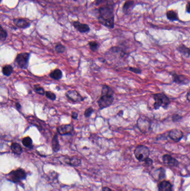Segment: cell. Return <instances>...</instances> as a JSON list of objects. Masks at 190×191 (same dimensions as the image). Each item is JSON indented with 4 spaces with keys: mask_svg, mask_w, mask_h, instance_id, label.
Masks as SVG:
<instances>
[{
    "mask_svg": "<svg viewBox=\"0 0 190 191\" xmlns=\"http://www.w3.org/2000/svg\"><path fill=\"white\" fill-rule=\"evenodd\" d=\"M114 3L111 1L98 8V20L101 25L109 29L114 28Z\"/></svg>",
    "mask_w": 190,
    "mask_h": 191,
    "instance_id": "obj_1",
    "label": "cell"
},
{
    "mask_svg": "<svg viewBox=\"0 0 190 191\" xmlns=\"http://www.w3.org/2000/svg\"><path fill=\"white\" fill-rule=\"evenodd\" d=\"M114 91L110 87L107 85L103 86L101 97L98 101L100 110H103L111 106L114 100Z\"/></svg>",
    "mask_w": 190,
    "mask_h": 191,
    "instance_id": "obj_2",
    "label": "cell"
},
{
    "mask_svg": "<svg viewBox=\"0 0 190 191\" xmlns=\"http://www.w3.org/2000/svg\"><path fill=\"white\" fill-rule=\"evenodd\" d=\"M153 97L155 100L154 108L155 110H158L160 107L167 109L170 104L169 98L163 93L154 94Z\"/></svg>",
    "mask_w": 190,
    "mask_h": 191,
    "instance_id": "obj_3",
    "label": "cell"
},
{
    "mask_svg": "<svg viewBox=\"0 0 190 191\" xmlns=\"http://www.w3.org/2000/svg\"><path fill=\"white\" fill-rule=\"evenodd\" d=\"M134 155L140 162H144L146 159L149 158L150 152L146 146L140 145L137 147L134 150Z\"/></svg>",
    "mask_w": 190,
    "mask_h": 191,
    "instance_id": "obj_4",
    "label": "cell"
},
{
    "mask_svg": "<svg viewBox=\"0 0 190 191\" xmlns=\"http://www.w3.org/2000/svg\"><path fill=\"white\" fill-rule=\"evenodd\" d=\"M137 126L142 133H147L151 130V121L146 117L140 116L137 121Z\"/></svg>",
    "mask_w": 190,
    "mask_h": 191,
    "instance_id": "obj_5",
    "label": "cell"
},
{
    "mask_svg": "<svg viewBox=\"0 0 190 191\" xmlns=\"http://www.w3.org/2000/svg\"><path fill=\"white\" fill-rule=\"evenodd\" d=\"M8 175L9 177L8 179L14 183H18L21 180L25 179L27 176L25 171L20 168L12 171Z\"/></svg>",
    "mask_w": 190,
    "mask_h": 191,
    "instance_id": "obj_6",
    "label": "cell"
},
{
    "mask_svg": "<svg viewBox=\"0 0 190 191\" xmlns=\"http://www.w3.org/2000/svg\"><path fill=\"white\" fill-rule=\"evenodd\" d=\"M30 54L29 53H21L18 54L15 59V61L20 68L25 69L28 67Z\"/></svg>",
    "mask_w": 190,
    "mask_h": 191,
    "instance_id": "obj_7",
    "label": "cell"
},
{
    "mask_svg": "<svg viewBox=\"0 0 190 191\" xmlns=\"http://www.w3.org/2000/svg\"><path fill=\"white\" fill-rule=\"evenodd\" d=\"M169 137L175 142H179L183 137V133L181 130L178 129H174L170 130L169 133Z\"/></svg>",
    "mask_w": 190,
    "mask_h": 191,
    "instance_id": "obj_8",
    "label": "cell"
},
{
    "mask_svg": "<svg viewBox=\"0 0 190 191\" xmlns=\"http://www.w3.org/2000/svg\"><path fill=\"white\" fill-rule=\"evenodd\" d=\"M74 28L81 33H88L90 31V27L86 24H82L78 21H74L72 22Z\"/></svg>",
    "mask_w": 190,
    "mask_h": 191,
    "instance_id": "obj_9",
    "label": "cell"
},
{
    "mask_svg": "<svg viewBox=\"0 0 190 191\" xmlns=\"http://www.w3.org/2000/svg\"><path fill=\"white\" fill-rule=\"evenodd\" d=\"M74 131V126L72 124L62 125L57 127V132L61 135H65L72 133Z\"/></svg>",
    "mask_w": 190,
    "mask_h": 191,
    "instance_id": "obj_10",
    "label": "cell"
},
{
    "mask_svg": "<svg viewBox=\"0 0 190 191\" xmlns=\"http://www.w3.org/2000/svg\"><path fill=\"white\" fill-rule=\"evenodd\" d=\"M66 96L74 102L84 101V98L76 91H69L66 93Z\"/></svg>",
    "mask_w": 190,
    "mask_h": 191,
    "instance_id": "obj_11",
    "label": "cell"
},
{
    "mask_svg": "<svg viewBox=\"0 0 190 191\" xmlns=\"http://www.w3.org/2000/svg\"><path fill=\"white\" fill-rule=\"evenodd\" d=\"M13 21L14 25L20 29H26L31 26V23L24 18H14Z\"/></svg>",
    "mask_w": 190,
    "mask_h": 191,
    "instance_id": "obj_12",
    "label": "cell"
},
{
    "mask_svg": "<svg viewBox=\"0 0 190 191\" xmlns=\"http://www.w3.org/2000/svg\"><path fill=\"white\" fill-rule=\"evenodd\" d=\"M163 162V163L171 166H176L179 164V162L176 160V159L174 158L169 154H165L162 157Z\"/></svg>",
    "mask_w": 190,
    "mask_h": 191,
    "instance_id": "obj_13",
    "label": "cell"
},
{
    "mask_svg": "<svg viewBox=\"0 0 190 191\" xmlns=\"http://www.w3.org/2000/svg\"><path fill=\"white\" fill-rule=\"evenodd\" d=\"M171 74L172 76L173 81L178 84H186L190 82L189 80L183 75H179L175 73H171Z\"/></svg>",
    "mask_w": 190,
    "mask_h": 191,
    "instance_id": "obj_14",
    "label": "cell"
},
{
    "mask_svg": "<svg viewBox=\"0 0 190 191\" xmlns=\"http://www.w3.org/2000/svg\"><path fill=\"white\" fill-rule=\"evenodd\" d=\"M158 191H172V184L169 181L163 180L158 184Z\"/></svg>",
    "mask_w": 190,
    "mask_h": 191,
    "instance_id": "obj_15",
    "label": "cell"
},
{
    "mask_svg": "<svg viewBox=\"0 0 190 191\" xmlns=\"http://www.w3.org/2000/svg\"><path fill=\"white\" fill-rule=\"evenodd\" d=\"M135 6V3L133 1L128 0L125 2L123 6V11L125 14H128L133 10V7Z\"/></svg>",
    "mask_w": 190,
    "mask_h": 191,
    "instance_id": "obj_16",
    "label": "cell"
},
{
    "mask_svg": "<svg viewBox=\"0 0 190 191\" xmlns=\"http://www.w3.org/2000/svg\"><path fill=\"white\" fill-rule=\"evenodd\" d=\"M166 17L171 21H176L179 20L178 14L173 10H169L166 12Z\"/></svg>",
    "mask_w": 190,
    "mask_h": 191,
    "instance_id": "obj_17",
    "label": "cell"
},
{
    "mask_svg": "<svg viewBox=\"0 0 190 191\" xmlns=\"http://www.w3.org/2000/svg\"><path fill=\"white\" fill-rule=\"evenodd\" d=\"M11 150L12 152L18 155H20L22 153V148L21 145L16 143H13L11 145Z\"/></svg>",
    "mask_w": 190,
    "mask_h": 191,
    "instance_id": "obj_18",
    "label": "cell"
},
{
    "mask_svg": "<svg viewBox=\"0 0 190 191\" xmlns=\"http://www.w3.org/2000/svg\"><path fill=\"white\" fill-rule=\"evenodd\" d=\"M50 77L51 78L55 80L60 79L63 77V73L59 69H56L54 71L51 73L50 74Z\"/></svg>",
    "mask_w": 190,
    "mask_h": 191,
    "instance_id": "obj_19",
    "label": "cell"
},
{
    "mask_svg": "<svg viewBox=\"0 0 190 191\" xmlns=\"http://www.w3.org/2000/svg\"><path fill=\"white\" fill-rule=\"evenodd\" d=\"M52 147H53V150L54 152H57L58 151H59V150L60 149V146L59 144V142L57 135H55L53 139Z\"/></svg>",
    "mask_w": 190,
    "mask_h": 191,
    "instance_id": "obj_20",
    "label": "cell"
},
{
    "mask_svg": "<svg viewBox=\"0 0 190 191\" xmlns=\"http://www.w3.org/2000/svg\"><path fill=\"white\" fill-rule=\"evenodd\" d=\"M66 163L73 166H78L81 164L82 162L80 159L74 156V157H72V158L69 159L68 161H66Z\"/></svg>",
    "mask_w": 190,
    "mask_h": 191,
    "instance_id": "obj_21",
    "label": "cell"
},
{
    "mask_svg": "<svg viewBox=\"0 0 190 191\" xmlns=\"http://www.w3.org/2000/svg\"><path fill=\"white\" fill-rule=\"evenodd\" d=\"M13 71H14L13 68L10 65H6L4 66L2 70V72L4 76H7V77L10 76L13 72Z\"/></svg>",
    "mask_w": 190,
    "mask_h": 191,
    "instance_id": "obj_22",
    "label": "cell"
},
{
    "mask_svg": "<svg viewBox=\"0 0 190 191\" xmlns=\"http://www.w3.org/2000/svg\"><path fill=\"white\" fill-rule=\"evenodd\" d=\"M177 49L181 53L184 55H188L190 56V48H187L184 45H180L177 48Z\"/></svg>",
    "mask_w": 190,
    "mask_h": 191,
    "instance_id": "obj_23",
    "label": "cell"
},
{
    "mask_svg": "<svg viewBox=\"0 0 190 191\" xmlns=\"http://www.w3.org/2000/svg\"><path fill=\"white\" fill-rule=\"evenodd\" d=\"M22 144L27 148H32L33 147L32 139L29 137H24L22 140Z\"/></svg>",
    "mask_w": 190,
    "mask_h": 191,
    "instance_id": "obj_24",
    "label": "cell"
},
{
    "mask_svg": "<svg viewBox=\"0 0 190 191\" xmlns=\"http://www.w3.org/2000/svg\"><path fill=\"white\" fill-rule=\"evenodd\" d=\"M0 39L1 41H3L6 39L8 34L7 31L2 28V26H0Z\"/></svg>",
    "mask_w": 190,
    "mask_h": 191,
    "instance_id": "obj_25",
    "label": "cell"
},
{
    "mask_svg": "<svg viewBox=\"0 0 190 191\" xmlns=\"http://www.w3.org/2000/svg\"><path fill=\"white\" fill-rule=\"evenodd\" d=\"M34 89L35 92L37 94L43 95V96L45 95V92L44 89L42 87L40 86L39 85H37V84L35 85L34 87Z\"/></svg>",
    "mask_w": 190,
    "mask_h": 191,
    "instance_id": "obj_26",
    "label": "cell"
},
{
    "mask_svg": "<svg viewBox=\"0 0 190 191\" xmlns=\"http://www.w3.org/2000/svg\"><path fill=\"white\" fill-rule=\"evenodd\" d=\"M89 45L90 49L93 51H97L98 48H99V44L96 41H90L89 43Z\"/></svg>",
    "mask_w": 190,
    "mask_h": 191,
    "instance_id": "obj_27",
    "label": "cell"
},
{
    "mask_svg": "<svg viewBox=\"0 0 190 191\" xmlns=\"http://www.w3.org/2000/svg\"><path fill=\"white\" fill-rule=\"evenodd\" d=\"M55 51L58 53H63L66 51V47L61 44H58L55 47Z\"/></svg>",
    "mask_w": 190,
    "mask_h": 191,
    "instance_id": "obj_28",
    "label": "cell"
},
{
    "mask_svg": "<svg viewBox=\"0 0 190 191\" xmlns=\"http://www.w3.org/2000/svg\"><path fill=\"white\" fill-rule=\"evenodd\" d=\"M45 95H46L47 97L49 98L50 100H52V101L55 100L56 98V96L55 94H54L53 92H52L51 91H46L45 92Z\"/></svg>",
    "mask_w": 190,
    "mask_h": 191,
    "instance_id": "obj_29",
    "label": "cell"
},
{
    "mask_svg": "<svg viewBox=\"0 0 190 191\" xmlns=\"http://www.w3.org/2000/svg\"><path fill=\"white\" fill-rule=\"evenodd\" d=\"M158 179L159 180H161V179L165 178L166 177V171H165V169L161 168L160 169L158 170Z\"/></svg>",
    "mask_w": 190,
    "mask_h": 191,
    "instance_id": "obj_30",
    "label": "cell"
},
{
    "mask_svg": "<svg viewBox=\"0 0 190 191\" xmlns=\"http://www.w3.org/2000/svg\"><path fill=\"white\" fill-rule=\"evenodd\" d=\"M94 110L92 107H89V108H88L85 110V111L84 112V116L86 117H90L91 115L93 114V112Z\"/></svg>",
    "mask_w": 190,
    "mask_h": 191,
    "instance_id": "obj_31",
    "label": "cell"
},
{
    "mask_svg": "<svg viewBox=\"0 0 190 191\" xmlns=\"http://www.w3.org/2000/svg\"><path fill=\"white\" fill-rule=\"evenodd\" d=\"M182 116L179 115V114H174L172 116V121L173 122H178L181 119H182Z\"/></svg>",
    "mask_w": 190,
    "mask_h": 191,
    "instance_id": "obj_32",
    "label": "cell"
},
{
    "mask_svg": "<svg viewBox=\"0 0 190 191\" xmlns=\"http://www.w3.org/2000/svg\"><path fill=\"white\" fill-rule=\"evenodd\" d=\"M129 70L132 72L136 73V74H140L142 73V71L140 69L134 68V67H129Z\"/></svg>",
    "mask_w": 190,
    "mask_h": 191,
    "instance_id": "obj_33",
    "label": "cell"
},
{
    "mask_svg": "<svg viewBox=\"0 0 190 191\" xmlns=\"http://www.w3.org/2000/svg\"><path fill=\"white\" fill-rule=\"evenodd\" d=\"M153 164V160L150 158H148L147 159L144 160V164L145 166H150Z\"/></svg>",
    "mask_w": 190,
    "mask_h": 191,
    "instance_id": "obj_34",
    "label": "cell"
},
{
    "mask_svg": "<svg viewBox=\"0 0 190 191\" xmlns=\"http://www.w3.org/2000/svg\"><path fill=\"white\" fill-rule=\"evenodd\" d=\"M104 1L105 0H95L94 2V4L95 5H99L100 4H102Z\"/></svg>",
    "mask_w": 190,
    "mask_h": 191,
    "instance_id": "obj_35",
    "label": "cell"
},
{
    "mask_svg": "<svg viewBox=\"0 0 190 191\" xmlns=\"http://www.w3.org/2000/svg\"><path fill=\"white\" fill-rule=\"evenodd\" d=\"M186 10L188 14H190V2H187L186 6Z\"/></svg>",
    "mask_w": 190,
    "mask_h": 191,
    "instance_id": "obj_36",
    "label": "cell"
},
{
    "mask_svg": "<svg viewBox=\"0 0 190 191\" xmlns=\"http://www.w3.org/2000/svg\"><path fill=\"white\" fill-rule=\"evenodd\" d=\"M78 113L76 112H72V119H78Z\"/></svg>",
    "mask_w": 190,
    "mask_h": 191,
    "instance_id": "obj_37",
    "label": "cell"
},
{
    "mask_svg": "<svg viewBox=\"0 0 190 191\" xmlns=\"http://www.w3.org/2000/svg\"><path fill=\"white\" fill-rule=\"evenodd\" d=\"M15 106H16V107L18 110H20L21 108V105H20V104L19 102H16Z\"/></svg>",
    "mask_w": 190,
    "mask_h": 191,
    "instance_id": "obj_38",
    "label": "cell"
},
{
    "mask_svg": "<svg viewBox=\"0 0 190 191\" xmlns=\"http://www.w3.org/2000/svg\"><path fill=\"white\" fill-rule=\"evenodd\" d=\"M102 191H113L111 190V188L107 187H104L102 188Z\"/></svg>",
    "mask_w": 190,
    "mask_h": 191,
    "instance_id": "obj_39",
    "label": "cell"
},
{
    "mask_svg": "<svg viewBox=\"0 0 190 191\" xmlns=\"http://www.w3.org/2000/svg\"><path fill=\"white\" fill-rule=\"evenodd\" d=\"M187 100L188 101H190V90L188 91V93L187 94Z\"/></svg>",
    "mask_w": 190,
    "mask_h": 191,
    "instance_id": "obj_40",
    "label": "cell"
},
{
    "mask_svg": "<svg viewBox=\"0 0 190 191\" xmlns=\"http://www.w3.org/2000/svg\"><path fill=\"white\" fill-rule=\"evenodd\" d=\"M74 1H78V0H73Z\"/></svg>",
    "mask_w": 190,
    "mask_h": 191,
    "instance_id": "obj_41",
    "label": "cell"
},
{
    "mask_svg": "<svg viewBox=\"0 0 190 191\" xmlns=\"http://www.w3.org/2000/svg\"><path fill=\"white\" fill-rule=\"evenodd\" d=\"M2 0H0V2H2Z\"/></svg>",
    "mask_w": 190,
    "mask_h": 191,
    "instance_id": "obj_42",
    "label": "cell"
}]
</instances>
